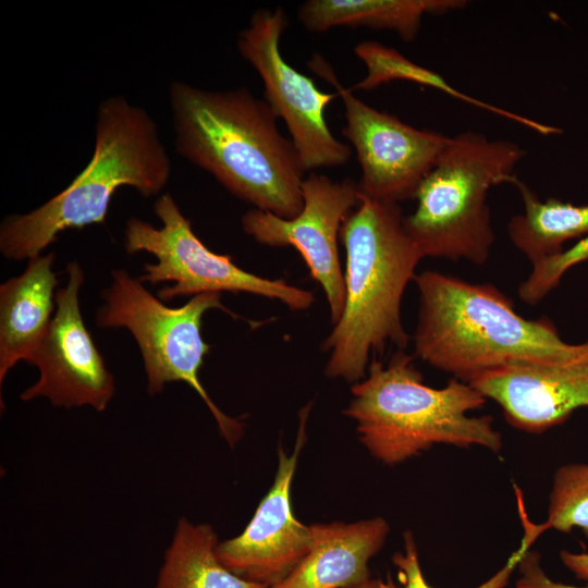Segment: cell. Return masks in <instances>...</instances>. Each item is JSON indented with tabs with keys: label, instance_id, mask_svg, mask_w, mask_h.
I'll use <instances>...</instances> for the list:
<instances>
[{
	"label": "cell",
	"instance_id": "obj_12",
	"mask_svg": "<svg viewBox=\"0 0 588 588\" xmlns=\"http://www.w3.org/2000/svg\"><path fill=\"white\" fill-rule=\"evenodd\" d=\"M66 272V285L56 293V313L27 362L38 368L39 379L21 393V399L46 397L57 407L90 406L102 412L115 392L113 376L79 310L83 270L77 262H70Z\"/></svg>",
	"mask_w": 588,
	"mask_h": 588
},
{
	"label": "cell",
	"instance_id": "obj_11",
	"mask_svg": "<svg viewBox=\"0 0 588 588\" xmlns=\"http://www.w3.org/2000/svg\"><path fill=\"white\" fill-rule=\"evenodd\" d=\"M302 196L303 209L293 219L253 208L242 217V228L259 244L296 248L311 278L321 285L331 322L335 323L345 303L338 241L344 220L359 204V193L350 177L333 181L310 172L302 183Z\"/></svg>",
	"mask_w": 588,
	"mask_h": 588
},
{
	"label": "cell",
	"instance_id": "obj_23",
	"mask_svg": "<svg viewBox=\"0 0 588 588\" xmlns=\"http://www.w3.org/2000/svg\"><path fill=\"white\" fill-rule=\"evenodd\" d=\"M587 259L588 236L566 252H562L546 262L532 267L529 277L519 285V297L527 304H537L558 285L562 275L571 267Z\"/></svg>",
	"mask_w": 588,
	"mask_h": 588
},
{
	"label": "cell",
	"instance_id": "obj_24",
	"mask_svg": "<svg viewBox=\"0 0 588 588\" xmlns=\"http://www.w3.org/2000/svg\"><path fill=\"white\" fill-rule=\"evenodd\" d=\"M530 548L524 552L518 562L519 577L516 580V588H588L551 579L542 569L540 554Z\"/></svg>",
	"mask_w": 588,
	"mask_h": 588
},
{
	"label": "cell",
	"instance_id": "obj_20",
	"mask_svg": "<svg viewBox=\"0 0 588 588\" xmlns=\"http://www.w3.org/2000/svg\"><path fill=\"white\" fill-rule=\"evenodd\" d=\"M354 52L365 63L367 75L356 83L351 88L352 90H371L392 81H408L438 89L489 112H497L495 106L462 93L439 73L413 62L392 47L373 40H365L354 47Z\"/></svg>",
	"mask_w": 588,
	"mask_h": 588
},
{
	"label": "cell",
	"instance_id": "obj_8",
	"mask_svg": "<svg viewBox=\"0 0 588 588\" xmlns=\"http://www.w3.org/2000/svg\"><path fill=\"white\" fill-rule=\"evenodd\" d=\"M162 222L156 228L138 218L127 220L124 230V248L128 254L147 252L157 258L146 264L142 282L156 285L172 282L158 291L161 301L203 293H250L278 299L291 310L308 309L315 301L310 291L291 285L282 279H267L238 267L226 255L209 249L194 233L170 194H162L154 205Z\"/></svg>",
	"mask_w": 588,
	"mask_h": 588
},
{
	"label": "cell",
	"instance_id": "obj_17",
	"mask_svg": "<svg viewBox=\"0 0 588 588\" xmlns=\"http://www.w3.org/2000/svg\"><path fill=\"white\" fill-rule=\"evenodd\" d=\"M467 4L464 0H308L297 17L313 33L333 27H367L395 32L404 41L416 38L425 14H444Z\"/></svg>",
	"mask_w": 588,
	"mask_h": 588
},
{
	"label": "cell",
	"instance_id": "obj_9",
	"mask_svg": "<svg viewBox=\"0 0 588 588\" xmlns=\"http://www.w3.org/2000/svg\"><path fill=\"white\" fill-rule=\"evenodd\" d=\"M308 65L335 88L344 105L342 134L353 146L360 166L356 182L359 195L390 204L415 198L450 136L416 128L365 103L339 82L320 54H314Z\"/></svg>",
	"mask_w": 588,
	"mask_h": 588
},
{
	"label": "cell",
	"instance_id": "obj_16",
	"mask_svg": "<svg viewBox=\"0 0 588 588\" xmlns=\"http://www.w3.org/2000/svg\"><path fill=\"white\" fill-rule=\"evenodd\" d=\"M54 255L28 259L24 272L0 286V382L20 360L28 362L45 335L53 310Z\"/></svg>",
	"mask_w": 588,
	"mask_h": 588
},
{
	"label": "cell",
	"instance_id": "obj_10",
	"mask_svg": "<svg viewBox=\"0 0 588 588\" xmlns=\"http://www.w3.org/2000/svg\"><path fill=\"white\" fill-rule=\"evenodd\" d=\"M287 25L281 7L258 9L238 34L237 50L259 74L265 101L285 122L305 171L343 166L352 148L332 134L324 118L327 106L339 95L320 90L284 60L280 41Z\"/></svg>",
	"mask_w": 588,
	"mask_h": 588
},
{
	"label": "cell",
	"instance_id": "obj_22",
	"mask_svg": "<svg viewBox=\"0 0 588 588\" xmlns=\"http://www.w3.org/2000/svg\"><path fill=\"white\" fill-rule=\"evenodd\" d=\"M544 524L561 532L578 528L588 536V464L569 463L555 470Z\"/></svg>",
	"mask_w": 588,
	"mask_h": 588
},
{
	"label": "cell",
	"instance_id": "obj_15",
	"mask_svg": "<svg viewBox=\"0 0 588 588\" xmlns=\"http://www.w3.org/2000/svg\"><path fill=\"white\" fill-rule=\"evenodd\" d=\"M310 526L309 552L289 577L271 588H354L371 579L368 562L390 531L385 519Z\"/></svg>",
	"mask_w": 588,
	"mask_h": 588
},
{
	"label": "cell",
	"instance_id": "obj_2",
	"mask_svg": "<svg viewBox=\"0 0 588 588\" xmlns=\"http://www.w3.org/2000/svg\"><path fill=\"white\" fill-rule=\"evenodd\" d=\"M418 321L414 354L430 366L470 383L481 375L522 360L553 364L575 354L547 318L527 319L490 283H470L427 270L416 274Z\"/></svg>",
	"mask_w": 588,
	"mask_h": 588
},
{
	"label": "cell",
	"instance_id": "obj_26",
	"mask_svg": "<svg viewBox=\"0 0 588 588\" xmlns=\"http://www.w3.org/2000/svg\"><path fill=\"white\" fill-rule=\"evenodd\" d=\"M354 588H379V579H370Z\"/></svg>",
	"mask_w": 588,
	"mask_h": 588
},
{
	"label": "cell",
	"instance_id": "obj_1",
	"mask_svg": "<svg viewBox=\"0 0 588 588\" xmlns=\"http://www.w3.org/2000/svg\"><path fill=\"white\" fill-rule=\"evenodd\" d=\"M176 152L256 209L293 219L303 209L305 169L265 99L248 89L169 87Z\"/></svg>",
	"mask_w": 588,
	"mask_h": 588
},
{
	"label": "cell",
	"instance_id": "obj_7",
	"mask_svg": "<svg viewBox=\"0 0 588 588\" xmlns=\"http://www.w3.org/2000/svg\"><path fill=\"white\" fill-rule=\"evenodd\" d=\"M103 305L96 315L100 328H125L137 342L147 375L149 394L161 392L169 382L192 387L215 417L226 442L234 446L244 424L224 414L208 395L199 370L210 346L201 336V320L210 309H221L240 318L221 304L220 293L193 296L181 307H168L138 279L123 270L112 272V283L103 291Z\"/></svg>",
	"mask_w": 588,
	"mask_h": 588
},
{
	"label": "cell",
	"instance_id": "obj_5",
	"mask_svg": "<svg viewBox=\"0 0 588 588\" xmlns=\"http://www.w3.org/2000/svg\"><path fill=\"white\" fill-rule=\"evenodd\" d=\"M414 356L397 350L384 365L372 360L353 384L344 415L356 424L362 444L378 461L400 464L433 445L480 446L499 453L502 436L491 416H469L487 399L456 378L443 388L424 383Z\"/></svg>",
	"mask_w": 588,
	"mask_h": 588
},
{
	"label": "cell",
	"instance_id": "obj_4",
	"mask_svg": "<svg viewBox=\"0 0 588 588\" xmlns=\"http://www.w3.org/2000/svg\"><path fill=\"white\" fill-rule=\"evenodd\" d=\"M170 175L171 160L151 115L123 96L108 97L97 109L95 149L86 168L38 208L7 217L0 250L11 260L38 256L61 232L102 223L119 187L150 197L164 188Z\"/></svg>",
	"mask_w": 588,
	"mask_h": 588
},
{
	"label": "cell",
	"instance_id": "obj_25",
	"mask_svg": "<svg viewBox=\"0 0 588 588\" xmlns=\"http://www.w3.org/2000/svg\"><path fill=\"white\" fill-rule=\"evenodd\" d=\"M560 559L564 566L568 568L576 578L581 580H588V553L571 552L562 550Z\"/></svg>",
	"mask_w": 588,
	"mask_h": 588
},
{
	"label": "cell",
	"instance_id": "obj_21",
	"mask_svg": "<svg viewBox=\"0 0 588 588\" xmlns=\"http://www.w3.org/2000/svg\"><path fill=\"white\" fill-rule=\"evenodd\" d=\"M517 507L520 523L523 526V536L519 547L511 554L504 566L498 571L491 578L476 588H504L512 573L517 568L518 562L524 552L532 546L536 539L546 530L543 523L536 524L527 515L523 495H517ZM392 561L399 569L401 585H396L390 577L385 581L379 580V588H432L424 577L420 568L417 546L411 531L404 532V551L393 555Z\"/></svg>",
	"mask_w": 588,
	"mask_h": 588
},
{
	"label": "cell",
	"instance_id": "obj_14",
	"mask_svg": "<svg viewBox=\"0 0 588 588\" xmlns=\"http://www.w3.org/2000/svg\"><path fill=\"white\" fill-rule=\"evenodd\" d=\"M494 401L514 428L542 433L588 407V339L566 360L535 364L516 360L471 381Z\"/></svg>",
	"mask_w": 588,
	"mask_h": 588
},
{
	"label": "cell",
	"instance_id": "obj_13",
	"mask_svg": "<svg viewBox=\"0 0 588 588\" xmlns=\"http://www.w3.org/2000/svg\"><path fill=\"white\" fill-rule=\"evenodd\" d=\"M308 408L303 409L294 450L279 445L273 483L250 522L236 537L218 543L220 562L240 577L268 588L282 583L298 566L313 544L311 526L294 515L291 487L306 440Z\"/></svg>",
	"mask_w": 588,
	"mask_h": 588
},
{
	"label": "cell",
	"instance_id": "obj_6",
	"mask_svg": "<svg viewBox=\"0 0 588 588\" xmlns=\"http://www.w3.org/2000/svg\"><path fill=\"white\" fill-rule=\"evenodd\" d=\"M525 150L514 142L466 131L450 139L415 196L404 228L422 257L483 265L494 242L491 187L510 183Z\"/></svg>",
	"mask_w": 588,
	"mask_h": 588
},
{
	"label": "cell",
	"instance_id": "obj_18",
	"mask_svg": "<svg viewBox=\"0 0 588 588\" xmlns=\"http://www.w3.org/2000/svg\"><path fill=\"white\" fill-rule=\"evenodd\" d=\"M510 184L517 188L524 212L510 220L509 236L532 267L560 255L566 241L588 236V204L574 205L553 197L542 201L516 175Z\"/></svg>",
	"mask_w": 588,
	"mask_h": 588
},
{
	"label": "cell",
	"instance_id": "obj_3",
	"mask_svg": "<svg viewBox=\"0 0 588 588\" xmlns=\"http://www.w3.org/2000/svg\"><path fill=\"white\" fill-rule=\"evenodd\" d=\"M400 204L359 195L340 230L346 252L345 303L341 318L322 343L324 372L356 383L366 377L370 355L393 344L405 350L401 304L424 258L404 228Z\"/></svg>",
	"mask_w": 588,
	"mask_h": 588
},
{
	"label": "cell",
	"instance_id": "obj_19",
	"mask_svg": "<svg viewBox=\"0 0 588 588\" xmlns=\"http://www.w3.org/2000/svg\"><path fill=\"white\" fill-rule=\"evenodd\" d=\"M218 543L210 525L180 518L155 588H268L225 567L217 555Z\"/></svg>",
	"mask_w": 588,
	"mask_h": 588
}]
</instances>
